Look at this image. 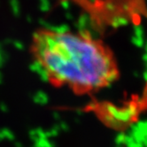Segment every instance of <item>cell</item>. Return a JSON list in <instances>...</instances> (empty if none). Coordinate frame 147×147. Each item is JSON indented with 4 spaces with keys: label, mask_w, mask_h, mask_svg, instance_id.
<instances>
[{
    "label": "cell",
    "mask_w": 147,
    "mask_h": 147,
    "mask_svg": "<svg viewBox=\"0 0 147 147\" xmlns=\"http://www.w3.org/2000/svg\"><path fill=\"white\" fill-rule=\"evenodd\" d=\"M30 53L48 82L76 95L98 91L118 77L109 47L82 31L39 28L32 35Z\"/></svg>",
    "instance_id": "cell-1"
}]
</instances>
